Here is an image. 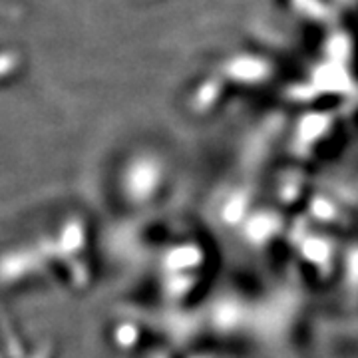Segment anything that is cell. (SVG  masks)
Wrapping results in <instances>:
<instances>
[{"instance_id":"obj_3","label":"cell","mask_w":358,"mask_h":358,"mask_svg":"<svg viewBox=\"0 0 358 358\" xmlns=\"http://www.w3.org/2000/svg\"><path fill=\"white\" fill-rule=\"evenodd\" d=\"M0 358H2V357H0Z\"/></svg>"},{"instance_id":"obj_1","label":"cell","mask_w":358,"mask_h":358,"mask_svg":"<svg viewBox=\"0 0 358 358\" xmlns=\"http://www.w3.org/2000/svg\"><path fill=\"white\" fill-rule=\"evenodd\" d=\"M0 324H2V333H4V341H6V346H8V355H10V358H22V348H20V343H18L16 334L13 333V329L6 324L4 317H2V320H0Z\"/></svg>"},{"instance_id":"obj_2","label":"cell","mask_w":358,"mask_h":358,"mask_svg":"<svg viewBox=\"0 0 358 358\" xmlns=\"http://www.w3.org/2000/svg\"><path fill=\"white\" fill-rule=\"evenodd\" d=\"M50 348H52L50 343H46V345L42 346V348H38V350H36V355H34L32 358H50V355H52Z\"/></svg>"}]
</instances>
